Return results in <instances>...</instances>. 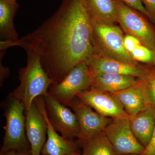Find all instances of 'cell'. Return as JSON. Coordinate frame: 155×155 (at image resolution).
I'll use <instances>...</instances> for the list:
<instances>
[{
	"label": "cell",
	"instance_id": "6da1fadb",
	"mask_svg": "<svg viewBox=\"0 0 155 155\" xmlns=\"http://www.w3.org/2000/svg\"><path fill=\"white\" fill-rule=\"evenodd\" d=\"M19 46L38 54L54 84L95 54L92 20L86 0H63L54 14L16 41H1V50Z\"/></svg>",
	"mask_w": 155,
	"mask_h": 155
},
{
	"label": "cell",
	"instance_id": "7a4b0ae2",
	"mask_svg": "<svg viewBox=\"0 0 155 155\" xmlns=\"http://www.w3.org/2000/svg\"><path fill=\"white\" fill-rule=\"evenodd\" d=\"M25 51L27 56L26 65L20 68L18 72L20 84L9 94L20 101L26 110L35 99L48 94L54 82L44 69L38 54L30 50Z\"/></svg>",
	"mask_w": 155,
	"mask_h": 155
},
{
	"label": "cell",
	"instance_id": "3957f363",
	"mask_svg": "<svg viewBox=\"0 0 155 155\" xmlns=\"http://www.w3.org/2000/svg\"><path fill=\"white\" fill-rule=\"evenodd\" d=\"M5 104L6 125L1 153L11 150L30 151L25 131V107L20 101L10 94Z\"/></svg>",
	"mask_w": 155,
	"mask_h": 155
},
{
	"label": "cell",
	"instance_id": "277c9868",
	"mask_svg": "<svg viewBox=\"0 0 155 155\" xmlns=\"http://www.w3.org/2000/svg\"><path fill=\"white\" fill-rule=\"evenodd\" d=\"M92 86V74L86 62L84 61L72 68L60 82L52 84L48 93L61 104L71 107L78 94Z\"/></svg>",
	"mask_w": 155,
	"mask_h": 155
},
{
	"label": "cell",
	"instance_id": "5b68a950",
	"mask_svg": "<svg viewBox=\"0 0 155 155\" xmlns=\"http://www.w3.org/2000/svg\"><path fill=\"white\" fill-rule=\"evenodd\" d=\"M95 54L107 56L125 63L136 65L130 53L125 49L124 36L117 25L98 24L93 22Z\"/></svg>",
	"mask_w": 155,
	"mask_h": 155
},
{
	"label": "cell",
	"instance_id": "8992f818",
	"mask_svg": "<svg viewBox=\"0 0 155 155\" xmlns=\"http://www.w3.org/2000/svg\"><path fill=\"white\" fill-rule=\"evenodd\" d=\"M118 14V22L127 35L138 39L141 44L155 51V32L137 11L122 2L114 0Z\"/></svg>",
	"mask_w": 155,
	"mask_h": 155
},
{
	"label": "cell",
	"instance_id": "52a82bcc",
	"mask_svg": "<svg viewBox=\"0 0 155 155\" xmlns=\"http://www.w3.org/2000/svg\"><path fill=\"white\" fill-rule=\"evenodd\" d=\"M104 132L116 155H140L145 148L132 132L129 119H114Z\"/></svg>",
	"mask_w": 155,
	"mask_h": 155
},
{
	"label": "cell",
	"instance_id": "ba28073f",
	"mask_svg": "<svg viewBox=\"0 0 155 155\" xmlns=\"http://www.w3.org/2000/svg\"><path fill=\"white\" fill-rule=\"evenodd\" d=\"M44 97L48 118L55 129L65 137L78 138L80 127L75 113L48 94Z\"/></svg>",
	"mask_w": 155,
	"mask_h": 155
},
{
	"label": "cell",
	"instance_id": "9c48e42d",
	"mask_svg": "<svg viewBox=\"0 0 155 155\" xmlns=\"http://www.w3.org/2000/svg\"><path fill=\"white\" fill-rule=\"evenodd\" d=\"M71 107L79 123L80 134L78 138L81 143L104 131L114 120L99 114L90 106L79 101L77 97L72 102Z\"/></svg>",
	"mask_w": 155,
	"mask_h": 155
},
{
	"label": "cell",
	"instance_id": "30bf717a",
	"mask_svg": "<svg viewBox=\"0 0 155 155\" xmlns=\"http://www.w3.org/2000/svg\"><path fill=\"white\" fill-rule=\"evenodd\" d=\"M79 101L90 106L102 116L113 119H131L123 106L110 94L92 87L78 94Z\"/></svg>",
	"mask_w": 155,
	"mask_h": 155
},
{
	"label": "cell",
	"instance_id": "8fae6325",
	"mask_svg": "<svg viewBox=\"0 0 155 155\" xmlns=\"http://www.w3.org/2000/svg\"><path fill=\"white\" fill-rule=\"evenodd\" d=\"M25 131L31 155H40L46 141L47 125L45 117L36 100L30 107L25 110Z\"/></svg>",
	"mask_w": 155,
	"mask_h": 155
},
{
	"label": "cell",
	"instance_id": "7c38bea8",
	"mask_svg": "<svg viewBox=\"0 0 155 155\" xmlns=\"http://www.w3.org/2000/svg\"><path fill=\"white\" fill-rule=\"evenodd\" d=\"M91 74L113 73L144 77L148 73L136 65L119 61L101 54H95L86 62Z\"/></svg>",
	"mask_w": 155,
	"mask_h": 155
},
{
	"label": "cell",
	"instance_id": "4fadbf2b",
	"mask_svg": "<svg viewBox=\"0 0 155 155\" xmlns=\"http://www.w3.org/2000/svg\"><path fill=\"white\" fill-rule=\"evenodd\" d=\"M110 94L119 101L125 112L132 117L150 106L147 100L143 82L140 78L133 86Z\"/></svg>",
	"mask_w": 155,
	"mask_h": 155
},
{
	"label": "cell",
	"instance_id": "5bb4252c",
	"mask_svg": "<svg viewBox=\"0 0 155 155\" xmlns=\"http://www.w3.org/2000/svg\"><path fill=\"white\" fill-rule=\"evenodd\" d=\"M47 125V138L42 155H69L77 152V145L71 138L59 135L48 118L45 107L41 106Z\"/></svg>",
	"mask_w": 155,
	"mask_h": 155
},
{
	"label": "cell",
	"instance_id": "9a60e30c",
	"mask_svg": "<svg viewBox=\"0 0 155 155\" xmlns=\"http://www.w3.org/2000/svg\"><path fill=\"white\" fill-rule=\"evenodd\" d=\"M130 128L145 148L149 143L155 125V109L149 106L129 120Z\"/></svg>",
	"mask_w": 155,
	"mask_h": 155
},
{
	"label": "cell",
	"instance_id": "2e32d148",
	"mask_svg": "<svg viewBox=\"0 0 155 155\" xmlns=\"http://www.w3.org/2000/svg\"><path fill=\"white\" fill-rule=\"evenodd\" d=\"M93 88L111 94L133 86L139 78L131 75L113 73L93 75Z\"/></svg>",
	"mask_w": 155,
	"mask_h": 155
},
{
	"label": "cell",
	"instance_id": "e0dca14e",
	"mask_svg": "<svg viewBox=\"0 0 155 155\" xmlns=\"http://www.w3.org/2000/svg\"><path fill=\"white\" fill-rule=\"evenodd\" d=\"M86 3L93 22L106 25L118 22V11L114 0H86Z\"/></svg>",
	"mask_w": 155,
	"mask_h": 155
},
{
	"label": "cell",
	"instance_id": "ac0fdd59",
	"mask_svg": "<svg viewBox=\"0 0 155 155\" xmlns=\"http://www.w3.org/2000/svg\"><path fill=\"white\" fill-rule=\"evenodd\" d=\"M19 5L11 0H0V37L16 41L19 38L14 27V19Z\"/></svg>",
	"mask_w": 155,
	"mask_h": 155
},
{
	"label": "cell",
	"instance_id": "d6986e66",
	"mask_svg": "<svg viewBox=\"0 0 155 155\" xmlns=\"http://www.w3.org/2000/svg\"><path fill=\"white\" fill-rule=\"evenodd\" d=\"M81 143L83 147L81 155H116L104 131Z\"/></svg>",
	"mask_w": 155,
	"mask_h": 155
},
{
	"label": "cell",
	"instance_id": "ffe728a7",
	"mask_svg": "<svg viewBox=\"0 0 155 155\" xmlns=\"http://www.w3.org/2000/svg\"><path fill=\"white\" fill-rule=\"evenodd\" d=\"M135 61L146 63H155V51L142 45L136 48L130 54Z\"/></svg>",
	"mask_w": 155,
	"mask_h": 155
},
{
	"label": "cell",
	"instance_id": "44dd1931",
	"mask_svg": "<svg viewBox=\"0 0 155 155\" xmlns=\"http://www.w3.org/2000/svg\"><path fill=\"white\" fill-rule=\"evenodd\" d=\"M142 80L149 104L155 109V72H150L144 77L140 78Z\"/></svg>",
	"mask_w": 155,
	"mask_h": 155
},
{
	"label": "cell",
	"instance_id": "7402d4cb",
	"mask_svg": "<svg viewBox=\"0 0 155 155\" xmlns=\"http://www.w3.org/2000/svg\"><path fill=\"white\" fill-rule=\"evenodd\" d=\"M125 5L134 9L136 11L140 12L145 16L150 19L153 18L152 15L148 11L146 8L145 7L141 0H121Z\"/></svg>",
	"mask_w": 155,
	"mask_h": 155
},
{
	"label": "cell",
	"instance_id": "603a6c76",
	"mask_svg": "<svg viewBox=\"0 0 155 155\" xmlns=\"http://www.w3.org/2000/svg\"><path fill=\"white\" fill-rule=\"evenodd\" d=\"M124 45L125 49L130 54L136 48L142 44L138 39L135 37L127 35L124 37Z\"/></svg>",
	"mask_w": 155,
	"mask_h": 155
},
{
	"label": "cell",
	"instance_id": "cb8c5ba5",
	"mask_svg": "<svg viewBox=\"0 0 155 155\" xmlns=\"http://www.w3.org/2000/svg\"><path fill=\"white\" fill-rule=\"evenodd\" d=\"M140 155H155V125L150 141Z\"/></svg>",
	"mask_w": 155,
	"mask_h": 155
},
{
	"label": "cell",
	"instance_id": "d4e9b609",
	"mask_svg": "<svg viewBox=\"0 0 155 155\" xmlns=\"http://www.w3.org/2000/svg\"><path fill=\"white\" fill-rule=\"evenodd\" d=\"M153 17H155V0H141Z\"/></svg>",
	"mask_w": 155,
	"mask_h": 155
},
{
	"label": "cell",
	"instance_id": "484cf974",
	"mask_svg": "<svg viewBox=\"0 0 155 155\" xmlns=\"http://www.w3.org/2000/svg\"><path fill=\"white\" fill-rule=\"evenodd\" d=\"M0 67V82L2 86L5 79L9 76L10 71L8 68L4 67L1 62Z\"/></svg>",
	"mask_w": 155,
	"mask_h": 155
},
{
	"label": "cell",
	"instance_id": "4316f807",
	"mask_svg": "<svg viewBox=\"0 0 155 155\" xmlns=\"http://www.w3.org/2000/svg\"><path fill=\"white\" fill-rule=\"evenodd\" d=\"M0 155H31V152L19 151L11 150L6 152L0 153Z\"/></svg>",
	"mask_w": 155,
	"mask_h": 155
},
{
	"label": "cell",
	"instance_id": "83f0119b",
	"mask_svg": "<svg viewBox=\"0 0 155 155\" xmlns=\"http://www.w3.org/2000/svg\"><path fill=\"white\" fill-rule=\"evenodd\" d=\"M69 155H81V154H80V153L78 152H75L74 153H73L72 154H71Z\"/></svg>",
	"mask_w": 155,
	"mask_h": 155
},
{
	"label": "cell",
	"instance_id": "f1b7e54d",
	"mask_svg": "<svg viewBox=\"0 0 155 155\" xmlns=\"http://www.w3.org/2000/svg\"><path fill=\"white\" fill-rule=\"evenodd\" d=\"M11 1H13V2H17V0H11Z\"/></svg>",
	"mask_w": 155,
	"mask_h": 155
},
{
	"label": "cell",
	"instance_id": "f546056e",
	"mask_svg": "<svg viewBox=\"0 0 155 155\" xmlns=\"http://www.w3.org/2000/svg\"></svg>",
	"mask_w": 155,
	"mask_h": 155
}]
</instances>
